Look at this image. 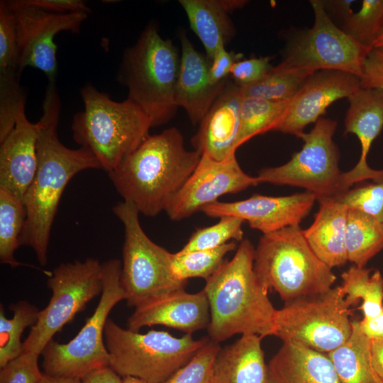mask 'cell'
<instances>
[{"mask_svg": "<svg viewBox=\"0 0 383 383\" xmlns=\"http://www.w3.org/2000/svg\"><path fill=\"white\" fill-rule=\"evenodd\" d=\"M42 111L38 121V167L23 200L26 218L21 245L31 248L39 263L44 266L48 260L51 228L66 186L83 170L102 168L88 149L69 148L58 138L61 101L54 82H48Z\"/></svg>", "mask_w": 383, "mask_h": 383, "instance_id": "cell-1", "label": "cell"}, {"mask_svg": "<svg viewBox=\"0 0 383 383\" xmlns=\"http://www.w3.org/2000/svg\"><path fill=\"white\" fill-rule=\"evenodd\" d=\"M201 154L187 150L175 127L150 135L109 176L124 201L147 216L167 209L197 166Z\"/></svg>", "mask_w": 383, "mask_h": 383, "instance_id": "cell-2", "label": "cell"}, {"mask_svg": "<svg viewBox=\"0 0 383 383\" xmlns=\"http://www.w3.org/2000/svg\"><path fill=\"white\" fill-rule=\"evenodd\" d=\"M255 248L247 238L240 241L234 256L226 260L206 280L209 338L221 343L235 334L274 335V309L267 291L254 270Z\"/></svg>", "mask_w": 383, "mask_h": 383, "instance_id": "cell-3", "label": "cell"}, {"mask_svg": "<svg viewBox=\"0 0 383 383\" xmlns=\"http://www.w3.org/2000/svg\"><path fill=\"white\" fill-rule=\"evenodd\" d=\"M180 55L172 40L163 38L150 21L137 41L122 55L116 79L129 100L150 118L152 126L164 125L175 115V88Z\"/></svg>", "mask_w": 383, "mask_h": 383, "instance_id": "cell-4", "label": "cell"}, {"mask_svg": "<svg viewBox=\"0 0 383 383\" xmlns=\"http://www.w3.org/2000/svg\"><path fill=\"white\" fill-rule=\"evenodd\" d=\"M80 95L84 108L73 117V138L109 173L150 135L151 120L128 99L113 101L91 84L82 87Z\"/></svg>", "mask_w": 383, "mask_h": 383, "instance_id": "cell-5", "label": "cell"}, {"mask_svg": "<svg viewBox=\"0 0 383 383\" xmlns=\"http://www.w3.org/2000/svg\"><path fill=\"white\" fill-rule=\"evenodd\" d=\"M254 270L265 289L277 292L284 302L326 292L336 280L299 226L263 234L255 248Z\"/></svg>", "mask_w": 383, "mask_h": 383, "instance_id": "cell-6", "label": "cell"}, {"mask_svg": "<svg viewBox=\"0 0 383 383\" xmlns=\"http://www.w3.org/2000/svg\"><path fill=\"white\" fill-rule=\"evenodd\" d=\"M104 340L109 366L122 377L132 376L149 383H164L186 365L209 340L194 339L192 334L180 338L169 332L146 333L119 326L109 318Z\"/></svg>", "mask_w": 383, "mask_h": 383, "instance_id": "cell-7", "label": "cell"}, {"mask_svg": "<svg viewBox=\"0 0 383 383\" xmlns=\"http://www.w3.org/2000/svg\"><path fill=\"white\" fill-rule=\"evenodd\" d=\"M121 272V261L118 259L102 264L103 289L94 313L68 343L52 340L48 343L41 353L45 374L81 379L94 369L109 365L104 329L112 309L126 300Z\"/></svg>", "mask_w": 383, "mask_h": 383, "instance_id": "cell-8", "label": "cell"}, {"mask_svg": "<svg viewBox=\"0 0 383 383\" xmlns=\"http://www.w3.org/2000/svg\"><path fill=\"white\" fill-rule=\"evenodd\" d=\"M336 127L335 121L319 118L309 132L297 136L304 142L301 150L284 165L261 169L256 176L258 183L301 187L313 194L318 201L344 194L348 189L339 168L340 152L333 140Z\"/></svg>", "mask_w": 383, "mask_h": 383, "instance_id": "cell-9", "label": "cell"}, {"mask_svg": "<svg viewBox=\"0 0 383 383\" xmlns=\"http://www.w3.org/2000/svg\"><path fill=\"white\" fill-rule=\"evenodd\" d=\"M114 214L124 226L121 284L126 301L134 308L157 296L185 289L171 268L172 252L152 241L141 227L139 211L130 202L118 203Z\"/></svg>", "mask_w": 383, "mask_h": 383, "instance_id": "cell-10", "label": "cell"}, {"mask_svg": "<svg viewBox=\"0 0 383 383\" xmlns=\"http://www.w3.org/2000/svg\"><path fill=\"white\" fill-rule=\"evenodd\" d=\"M350 310L340 287L285 302L277 310L274 335L328 354L350 338Z\"/></svg>", "mask_w": 383, "mask_h": 383, "instance_id": "cell-11", "label": "cell"}, {"mask_svg": "<svg viewBox=\"0 0 383 383\" xmlns=\"http://www.w3.org/2000/svg\"><path fill=\"white\" fill-rule=\"evenodd\" d=\"M310 4L313 25L288 38L280 64L312 73L338 70L360 79L372 48L359 43L338 27L326 13L323 1L311 0Z\"/></svg>", "mask_w": 383, "mask_h": 383, "instance_id": "cell-12", "label": "cell"}, {"mask_svg": "<svg viewBox=\"0 0 383 383\" xmlns=\"http://www.w3.org/2000/svg\"><path fill=\"white\" fill-rule=\"evenodd\" d=\"M47 284L52 296L23 342L22 353L41 355L53 336L101 294L102 264L94 258L62 263L51 272Z\"/></svg>", "mask_w": 383, "mask_h": 383, "instance_id": "cell-13", "label": "cell"}, {"mask_svg": "<svg viewBox=\"0 0 383 383\" xmlns=\"http://www.w3.org/2000/svg\"><path fill=\"white\" fill-rule=\"evenodd\" d=\"M6 2L14 17L21 69L36 68L46 75L48 82H55L57 47L54 38L63 31L78 33L89 13L50 12L25 0Z\"/></svg>", "mask_w": 383, "mask_h": 383, "instance_id": "cell-14", "label": "cell"}, {"mask_svg": "<svg viewBox=\"0 0 383 383\" xmlns=\"http://www.w3.org/2000/svg\"><path fill=\"white\" fill-rule=\"evenodd\" d=\"M235 154L221 161L202 154L195 170L167 209L168 217L182 221L202 211L225 194L257 185V177L243 170Z\"/></svg>", "mask_w": 383, "mask_h": 383, "instance_id": "cell-15", "label": "cell"}, {"mask_svg": "<svg viewBox=\"0 0 383 383\" xmlns=\"http://www.w3.org/2000/svg\"><path fill=\"white\" fill-rule=\"evenodd\" d=\"M360 79L338 70H322L311 74L289 100L272 131L298 136L316 123L335 101L348 98L360 87Z\"/></svg>", "mask_w": 383, "mask_h": 383, "instance_id": "cell-16", "label": "cell"}, {"mask_svg": "<svg viewBox=\"0 0 383 383\" xmlns=\"http://www.w3.org/2000/svg\"><path fill=\"white\" fill-rule=\"evenodd\" d=\"M316 201V196L309 192L281 196L253 194L240 201H218L205 207L201 212L212 218L239 217L247 221L252 228L267 234L286 227L299 226Z\"/></svg>", "mask_w": 383, "mask_h": 383, "instance_id": "cell-17", "label": "cell"}, {"mask_svg": "<svg viewBox=\"0 0 383 383\" xmlns=\"http://www.w3.org/2000/svg\"><path fill=\"white\" fill-rule=\"evenodd\" d=\"M209 323V304L204 291L189 293L181 289L135 306L127 321V328L139 331L145 326L160 325L192 335L207 328Z\"/></svg>", "mask_w": 383, "mask_h": 383, "instance_id": "cell-18", "label": "cell"}, {"mask_svg": "<svg viewBox=\"0 0 383 383\" xmlns=\"http://www.w3.org/2000/svg\"><path fill=\"white\" fill-rule=\"evenodd\" d=\"M348 99L344 133L355 135L361 146L357 163L344 172L345 186L350 189L362 181H375L383 176V170L371 168L367 160L373 141L383 128V90L360 87Z\"/></svg>", "mask_w": 383, "mask_h": 383, "instance_id": "cell-19", "label": "cell"}, {"mask_svg": "<svg viewBox=\"0 0 383 383\" xmlns=\"http://www.w3.org/2000/svg\"><path fill=\"white\" fill-rule=\"evenodd\" d=\"M242 99L240 87L228 81L191 140L195 150L218 161L236 153Z\"/></svg>", "mask_w": 383, "mask_h": 383, "instance_id": "cell-20", "label": "cell"}, {"mask_svg": "<svg viewBox=\"0 0 383 383\" xmlns=\"http://www.w3.org/2000/svg\"><path fill=\"white\" fill-rule=\"evenodd\" d=\"M180 65L175 88V102L187 113L192 123L201 121L221 95L227 82L213 84L209 79L211 62L198 51L186 32L179 34Z\"/></svg>", "mask_w": 383, "mask_h": 383, "instance_id": "cell-21", "label": "cell"}, {"mask_svg": "<svg viewBox=\"0 0 383 383\" xmlns=\"http://www.w3.org/2000/svg\"><path fill=\"white\" fill-rule=\"evenodd\" d=\"M25 108L21 107L15 126L0 142V188L22 200L38 167L36 143L39 128L38 122L28 121Z\"/></svg>", "mask_w": 383, "mask_h": 383, "instance_id": "cell-22", "label": "cell"}, {"mask_svg": "<svg viewBox=\"0 0 383 383\" xmlns=\"http://www.w3.org/2000/svg\"><path fill=\"white\" fill-rule=\"evenodd\" d=\"M268 383H340L326 353L284 342L267 364Z\"/></svg>", "mask_w": 383, "mask_h": 383, "instance_id": "cell-23", "label": "cell"}, {"mask_svg": "<svg viewBox=\"0 0 383 383\" xmlns=\"http://www.w3.org/2000/svg\"><path fill=\"white\" fill-rule=\"evenodd\" d=\"M245 0H179L190 28L204 45L211 62L217 50L226 46L235 34L230 17L233 11L243 8Z\"/></svg>", "mask_w": 383, "mask_h": 383, "instance_id": "cell-24", "label": "cell"}, {"mask_svg": "<svg viewBox=\"0 0 383 383\" xmlns=\"http://www.w3.org/2000/svg\"><path fill=\"white\" fill-rule=\"evenodd\" d=\"M311 226L303 230L309 246L331 268L348 261L345 231L348 208L337 199L322 200Z\"/></svg>", "mask_w": 383, "mask_h": 383, "instance_id": "cell-25", "label": "cell"}, {"mask_svg": "<svg viewBox=\"0 0 383 383\" xmlns=\"http://www.w3.org/2000/svg\"><path fill=\"white\" fill-rule=\"evenodd\" d=\"M261 339L257 335H242L221 348L213 365V383H268Z\"/></svg>", "mask_w": 383, "mask_h": 383, "instance_id": "cell-26", "label": "cell"}, {"mask_svg": "<svg viewBox=\"0 0 383 383\" xmlns=\"http://www.w3.org/2000/svg\"><path fill=\"white\" fill-rule=\"evenodd\" d=\"M348 340L328 353L340 383H383L371 360L370 340L362 331L360 321H352Z\"/></svg>", "mask_w": 383, "mask_h": 383, "instance_id": "cell-27", "label": "cell"}, {"mask_svg": "<svg viewBox=\"0 0 383 383\" xmlns=\"http://www.w3.org/2000/svg\"><path fill=\"white\" fill-rule=\"evenodd\" d=\"M345 246L348 261L365 267L383 249V223L364 212L348 208Z\"/></svg>", "mask_w": 383, "mask_h": 383, "instance_id": "cell-28", "label": "cell"}, {"mask_svg": "<svg viewBox=\"0 0 383 383\" xmlns=\"http://www.w3.org/2000/svg\"><path fill=\"white\" fill-rule=\"evenodd\" d=\"M353 265L342 273L340 289L348 307L362 301V319L377 316L383 308V277L379 270Z\"/></svg>", "mask_w": 383, "mask_h": 383, "instance_id": "cell-29", "label": "cell"}, {"mask_svg": "<svg viewBox=\"0 0 383 383\" xmlns=\"http://www.w3.org/2000/svg\"><path fill=\"white\" fill-rule=\"evenodd\" d=\"M313 73L287 67L282 64L272 66L265 77L256 83L240 87L243 97L281 101L292 99L306 79Z\"/></svg>", "mask_w": 383, "mask_h": 383, "instance_id": "cell-30", "label": "cell"}, {"mask_svg": "<svg viewBox=\"0 0 383 383\" xmlns=\"http://www.w3.org/2000/svg\"><path fill=\"white\" fill-rule=\"evenodd\" d=\"M13 316L7 318L4 306H0V367H3L22 353L21 336L24 330L33 327L40 310L28 301L21 300L10 305Z\"/></svg>", "mask_w": 383, "mask_h": 383, "instance_id": "cell-31", "label": "cell"}, {"mask_svg": "<svg viewBox=\"0 0 383 383\" xmlns=\"http://www.w3.org/2000/svg\"><path fill=\"white\" fill-rule=\"evenodd\" d=\"M26 218L23 200L0 188V261L11 267L23 265L14 254L21 245Z\"/></svg>", "mask_w": 383, "mask_h": 383, "instance_id": "cell-32", "label": "cell"}, {"mask_svg": "<svg viewBox=\"0 0 383 383\" xmlns=\"http://www.w3.org/2000/svg\"><path fill=\"white\" fill-rule=\"evenodd\" d=\"M290 99L281 101L243 97L240 110V132L237 148L252 138L272 131Z\"/></svg>", "mask_w": 383, "mask_h": 383, "instance_id": "cell-33", "label": "cell"}, {"mask_svg": "<svg viewBox=\"0 0 383 383\" xmlns=\"http://www.w3.org/2000/svg\"><path fill=\"white\" fill-rule=\"evenodd\" d=\"M237 248L235 241H231L214 249L172 253V271L182 282L190 278L206 280L225 261V256Z\"/></svg>", "mask_w": 383, "mask_h": 383, "instance_id": "cell-34", "label": "cell"}, {"mask_svg": "<svg viewBox=\"0 0 383 383\" xmlns=\"http://www.w3.org/2000/svg\"><path fill=\"white\" fill-rule=\"evenodd\" d=\"M340 28L359 43L372 48L383 32V0H363L360 10L353 11Z\"/></svg>", "mask_w": 383, "mask_h": 383, "instance_id": "cell-35", "label": "cell"}, {"mask_svg": "<svg viewBox=\"0 0 383 383\" xmlns=\"http://www.w3.org/2000/svg\"><path fill=\"white\" fill-rule=\"evenodd\" d=\"M216 223L196 230L179 250L192 252L217 248L231 241L243 240V219L236 216L219 218Z\"/></svg>", "mask_w": 383, "mask_h": 383, "instance_id": "cell-36", "label": "cell"}, {"mask_svg": "<svg viewBox=\"0 0 383 383\" xmlns=\"http://www.w3.org/2000/svg\"><path fill=\"white\" fill-rule=\"evenodd\" d=\"M220 350L219 343L209 338L186 365L164 383H213V365Z\"/></svg>", "mask_w": 383, "mask_h": 383, "instance_id": "cell-37", "label": "cell"}, {"mask_svg": "<svg viewBox=\"0 0 383 383\" xmlns=\"http://www.w3.org/2000/svg\"><path fill=\"white\" fill-rule=\"evenodd\" d=\"M336 199L348 208L364 212L383 223V176L372 183L350 188Z\"/></svg>", "mask_w": 383, "mask_h": 383, "instance_id": "cell-38", "label": "cell"}, {"mask_svg": "<svg viewBox=\"0 0 383 383\" xmlns=\"http://www.w3.org/2000/svg\"><path fill=\"white\" fill-rule=\"evenodd\" d=\"M39 355L22 353L1 368L0 383H38L44 373L38 365Z\"/></svg>", "mask_w": 383, "mask_h": 383, "instance_id": "cell-39", "label": "cell"}, {"mask_svg": "<svg viewBox=\"0 0 383 383\" xmlns=\"http://www.w3.org/2000/svg\"><path fill=\"white\" fill-rule=\"evenodd\" d=\"M270 59L269 57L242 59L233 65L230 75L240 87L253 84L262 79L272 67Z\"/></svg>", "mask_w": 383, "mask_h": 383, "instance_id": "cell-40", "label": "cell"}, {"mask_svg": "<svg viewBox=\"0 0 383 383\" xmlns=\"http://www.w3.org/2000/svg\"><path fill=\"white\" fill-rule=\"evenodd\" d=\"M242 53L228 51L226 46L221 47L213 57L209 68V79L213 84L226 82L233 65L242 60Z\"/></svg>", "mask_w": 383, "mask_h": 383, "instance_id": "cell-41", "label": "cell"}, {"mask_svg": "<svg viewBox=\"0 0 383 383\" xmlns=\"http://www.w3.org/2000/svg\"><path fill=\"white\" fill-rule=\"evenodd\" d=\"M360 86L364 88L383 90V50L373 48L367 55L360 78Z\"/></svg>", "mask_w": 383, "mask_h": 383, "instance_id": "cell-42", "label": "cell"}, {"mask_svg": "<svg viewBox=\"0 0 383 383\" xmlns=\"http://www.w3.org/2000/svg\"><path fill=\"white\" fill-rule=\"evenodd\" d=\"M25 1L28 4L53 13L84 12L89 13L90 12L87 3L82 0H25Z\"/></svg>", "mask_w": 383, "mask_h": 383, "instance_id": "cell-43", "label": "cell"}, {"mask_svg": "<svg viewBox=\"0 0 383 383\" xmlns=\"http://www.w3.org/2000/svg\"><path fill=\"white\" fill-rule=\"evenodd\" d=\"M82 383H121L122 377L109 365L94 369L81 378Z\"/></svg>", "mask_w": 383, "mask_h": 383, "instance_id": "cell-44", "label": "cell"}, {"mask_svg": "<svg viewBox=\"0 0 383 383\" xmlns=\"http://www.w3.org/2000/svg\"><path fill=\"white\" fill-rule=\"evenodd\" d=\"M355 2L352 0H329L323 1L325 10L330 18L340 20L343 23L353 12L351 6Z\"/></svg>", "mask_w": 383, "mask_h": 383, "instance_id": "cell-45", "label": "cell"}, {"mask_svg": "<svg viewBox=\"0 0 383 383\" xmlns=\"http://www.w3.org/2000/svg\"><path fill=\"white\" fill-rule=\"evenodd\" d=\"M360 326L364 334L370 339L383 338V308L376 316L362 319Z\"/></svg>", "mask_w": 383, "mask_h": 383, "instance_id": "cell-46", "label": "cell"}, {"mask_svg": "<svg viewBox=\"0 0 383 383\" xmlns=\"http://www.w3.org/2000/svg\"><path fill=\"white\" fill-rule=\"evenodd\" d=\"M370 354L373 367L383 380V338L370 339Z\"/></svg>", "mask_w": 383, "mask_h": 383, "instance_id": "cell-47", "label": "cell"}, {"mask_svg": "<svg viewBox=\"0 0 383 383\" xmlns=\"http://www.w3.org/2000/svg\"><path fill=\"white\" fill-rule=\"evenodd\" d=\"M38 383H82L79 378L59 377L43 374Z\"/></svg>", "mask_w": 383, "mask_h": 383, "instance_id": "cell-48", "label": "cell"}, {"mask_svg": "<svg viewBox=\"0 0 383 383\" xmlns=\"http://www.w3.org/2000/svg\"><path fill=\"white\" fill-rule=\"evenodd\" d=\"M121 383H149L146 381H144L141 379L132 377V376H126L122 377Z\"/></svg>", "mask_w": 383, "mask_h": 383, "instance_id": "cell-49", "label": "cell"}, {"mask_svg": "<svg viewBox=\"0 0 383 383\" xmlns=\"http://www.w3.org/2000/svg\"><path fill=\"white\" fill-rule=\"evenodd\" d=\"M373 48L382 49L383 50V32L374 41L372 45Z\"/></svg>", "mask_w": 383, "mask_h": 383, "instance_id": "cell-50", "label": "cell"}, {"mask_svg": "<svg viewBox=\"0 0 383 383\" xmlns=\"http://www.w3.org/2000/svg\"></svg>", "mask_w": 383, "mask_h": 383, "instance_id": "cell-51", "label": "cell"}]
</instances>
